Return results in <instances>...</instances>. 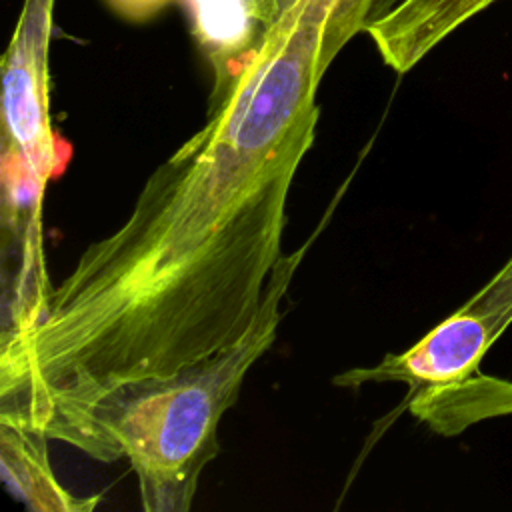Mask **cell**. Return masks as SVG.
Wrapping results in <instances>:
<instances>
[{
  "instance_id": "obj_1",
  "label": "cell",
  "mask_w": 512,
  "mask_h": 512,
  "mask_svg": "<svg viewBox=\"0 0 512 512\" xmlns=\"http://www.w3.org/2000/svg\"><path fill=\"white\" fill-rule=\"evenodd\" d=\"M364 30L342 0H294L206 122L78 256L40 320L0 344V416L52 432L102 392L234 344L280 262L320 82Z\"/></svg>"
},
{
  "instance_id": "obj_2",
  "label": "cell",
  "mask_w": 512,
  "mask_h": 512,
  "mask_svg": "<svg viewBox=\"0 0 512 512\" xmlns=\"http://www.w3.org/2000/svg\"><path fill=\"white\" fill-rule=\"evenodd\" d=\"M310 242L280 258L256 318L234 344L172 374L102 392L66 418L50 440L102 462L126 456L146 512H188L202 470L220 450V418L238 400L252 364L274 344L282 298Z\"/></svg>"
},
{
  "instance_id": "obj_3",
  "label": "cell",
  "mask_w": 512,
  "mask_h": 512,
  "mask_svg": "<svg viewBox=\"0 0 512 512\" xmlns=\"http://www.w3.org/2000/svg\"><path fill=\"white\" fill-rule=\"evenodd\" d=\"M512 324V258L464 306L434 326L414 346L386 354L372 368H354L334 378L338 386L404 382L410 394L452 386L478 374L488 348ZM406 396V398H408Z\"/></svg>"
},
{
  "instance_id": "obj_4",
  "label": "cell",
  "mask_w": 512,
  "mask_h": 512,
  "mask_svg": "<svg viewBox=\"0 0 512 512\" xmlns=\"http://www.w3.org/2000/svg\"><path fill=\"white\" fill-rule=\"evenodd\" d=\"M56 0H24L2 58V144L24 156L40 182L66 168L70 146L50 120V40Z\"/></svg>"
},
{
  "instance_id": "obj_5",
  "label": "cell",
  "mask_w": 512,
  "mask_h": 512,
  "mask_svg": "<svg viewBox=\"0 0 512 512\" xmlns=\"http://www.w3.org/2000/svg\"><path fill=\"white\" fill-rule=\"evenodd\" d=\"M498 0H400L386 14L370 20V36L384 64L394 72L412 70L456 28Z\"/></svg>"
},
{
  "instance_id": "obj_6",
  "label": "cell",
  "mask_w": 512,
  "mask_h": 512,
  "mask_svg": "<svg viewBox=\"0 0 512 512\" xmlns=\"http://www.w3.org/2000/svg\"><path fill=\"white\" fill-rule=\"evenodd\" d=\"M192 36L212 70L208 108L216 106L234 86L258 50L268 24L254 0H184Z\"/></svg>"
},
{
  "instance_id": "obj_7",
  "label": "cell",
  "mask_w": 512,
  "mask_h": 512,
  "mask_svg": "<svg viewBox=\"0 0 512 512\" xmlns=\"http://www.w3.org/2000/svg\"><path fill=\"white\" fill-rule=\"evenodd\" d=\"M44 430L0 416V466L10 492L34 512H90L98 498H78L52 472Z\"/></svg>"
},
{
  "instance_id": "obj_8",
  "label": "cell",
  "mask_w": 512,
  "mask_h": 512,
  "mask_svg": "<svg viewBox=\"0 0 512 512\" xmlns=\"http://www.w3.org/2000/svg\"><path fill=\"white\" fill-rule=\"evenodd\" d=\"M172 0H108L114 12L132 22H144L164 10Z\"/></svg>"
},
{
  "instance_id": "obj_9",
  "label": "cell",
  "mask_w": 512,
  "mask_h": 512,
  "mask_svg": "<svg viewBox=\"0 0 512 512\" xmlns=\"http://www.w3.org/2000/svg\"><path fill=\"white\" fill-rule=\"evenodd\" d=\"M254 2H256L258 10H260V16L270 26L274 22V0H254Z\"/></svg>"
},
{
  "instance_id": "obj_10",
  "label": "cell",
  "mask_w": 512,
  "mask_h": 512,
  "mask_svg": "<svg viewBox=\"0 0 512 512\" xmlns=\"http://www.w3.org/2000/svg\"><path fill=\"white\" fill-rule=\"evenodd\" d=\"M294 4V0H274V20Z\"/></svg>"
}]
</instances>
